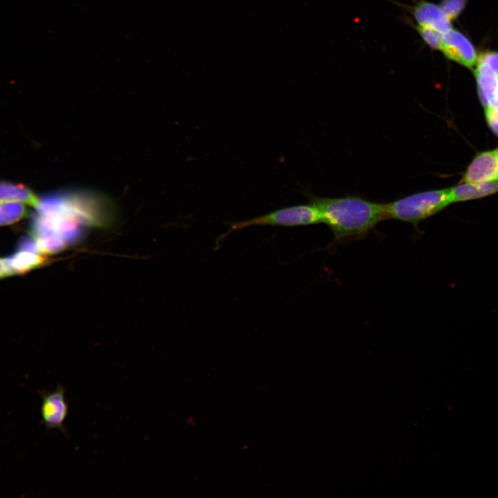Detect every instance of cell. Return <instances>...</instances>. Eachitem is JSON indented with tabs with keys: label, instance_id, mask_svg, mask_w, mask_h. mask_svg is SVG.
<instances>
[{
	"label": "cell",
	"instance_id": "1",
	"mask_svg": "<svg viewBox=\"0 0 498 498\" xmlns=\"http://www.w3.org/2000/svg\"><path fill=\"white\" fill-rule=\"evenodd\" d=\"M31 235L35 240L56 239L66 246L83 237L90 227L111 219L110 204L99 194L78 190L61 192L39 201Z\"/></svg>",
	"mask_w": 498,
	"mask_h": 498
},
{
	"label": "cell",
	"instance_id": "2",
	"mask_svg": "<svg viewBox=\"0 0 498 498\" xmlns=\"http://www.w3.org/2000/svg\"><path fill=\"white\" fill-rule=\"evenodd\" d=\"M305 194L318 210L322 223L332 231L333 243L365 237L379 222L385 220L383 203L356 196L329 198Z\"/></svg>",
	"mask_w": 498,
	"mask_h": 498
},
{
	"label": "cell",
	"instance_id": "3",
	"mask_svg": "<svg viewBox=\"0 0 498 498\" xmlns=\"http://www.w3.org/2000/svg\"><path fill=\"white\" fill-rule=\"evenodd\" d=\"M450 204V187L423 191L385 204V219L409 223L417 228L420 222Z\"/></svg>",
	"mask_w": 498,
	"mask_h": 498
},
{
	"label": "cell",
	"instance_id": "4",
	"mask_svg": "<svg viewBox=\"0 0 498 498\" xmlns=\"http://www.w3.org/2000/svg\"><path fill=\"white\" fill-rule=\"evenodd\" d=\"M322 223L318 210L311 203L296 205L280 208L251 219L228 223L229 230L221 235V241L230 233L253 225L293 227Z\"/></svg>",
	"mask_w": 498,
	"mask_h": 498
},
{
	"label": "cell",
	"instance_id": "5",
	"mask_svg": "<svg viewBox=\"0 0 498 498\" xmlns=\"http://www.w3.org/2000/svg\"><path fill=\"white\" fill-rule=\"evenodd\" d=\"M38 392L42 398L41 416L46 429H57L67 435L64 421L68 416V405L64 387L59 385L53 391L40 389Z\"/></svg>",
	"mask_w": 498,
	"mask_h": 498
},
{
	"label": "cell",
	"instance_id": "6",
	"mask_svg": "<svg viewBox=\"0 0 498 498\" xmlns=\"http://www.w3.org/2000/svg\"><path fill=\"white\" fill-rule=\"evenodd\" d=\"M439 50L448 59L468 68L474 66L477 62L475 49L471 42L452 28L442 34Z\"/></svg>",
	"mask_w": 498,
	"mask_h": 498
},
{
	"label": "cell",
	"instance_id": "7",
	"mask_svg": "<svg viewBox=\"0 0 498 498\" xmlns=\"http://www.w3.org/2000/svg\"><path fill=\"white\" fill-rule=\"evenodd\" d=\"M498 181V149L478 154L468 165L463 182L482 183Z\"/></svg>",
	"mask_w": 498,
	"mask_h": 498
},
{
	"label": "cell",
	"instance_id": "8",
	"mask_svg": "<svg viewBox=\"0 0 498 498\" xmlns=\"http://www.w3.org/2000/svg\"><path fill=\"white\" fill-rule=\"evenodd\" d=\"M414 17L418 25L434 29L444 33L452 28L451 21L440 6L423 1L413 10Z\"/></svg>",
	"mask_w": 498,
	"mask_h": 498
},
{
	"label": "cell",
	"instance_id": "9",
	"mask_svg": "<svg viewBox=\"0 0 498 498\" xmlns=\"http://www.w3.org/2000/svg\"><path fill=\"white\" fill-rule=\"evenodd\" d=\"M474 75L479 95L483 107L498 106V75L479 60Z\"/></svg>",
	"mask_w": 498,
	"mask_h": 498
},
{
	"label": "cell",
	"instance_id": "10",
	"mask_svg": "<svg viewBox=\"0 0 498 498\" xmlns=\"http://www.w3.org/2000/svg\"><path fill=\"white\" fill-rule=\"evenodd\" d=\"M498 192V181L482 183L463 182L450 187L451 203L479 199Z\"/></svg>",
	"mask_w": 498,
	"mask_h": 498
},
{
	"label": "cell",
	"instance_id": "11",
	"mask_svg": "<svg viewBox=\"0 0 498 498\" xmlns=\"http://www.w3.org/2000/svg\"><path fill=\"white\" fill-rule=\"evenodd\" d=\"M4 259L12 275L30 271L44 265L46 261L44 255L24 250H19Z\"/></svg>",
	"mask_w": 498,
	"mask_h": 498
},
{
	"label": "cell",
	"instance_id": "12",
	"mask_svg": "<svg viewBox=\"0 0 498 498\" xmlns=\"http://www.w3.org/2000/svg\"><path fill=\"white\" fill-rule=\"evenodd\" d=\"M39 199L28 187L20 184L0 182V202L17 201L37 208Z\"/></svg>",
	"mask_w": 498,
	"mask_h": 498
},
{
	"label": "cell",
	"instance_id": "13",
	"mask_svg": "<svg viewBox=\"0 0 498 498\" xmlns=\"http://www.w3.org/2000/svg\"><path fill=\"white\" fill-rule=\"evenodd\" d=\"M27 215L24 203L17 201L0 202V226L12 224Z\"/></svg>",
	"mask_w": 498,
	"mask_h": 498
},
{
	"label": "cell",
	"instance_id": "14",
	"mask_svg": "<svg viewBox=\"0 0 498 498\" xmlns=\"http://www.w3.org/2000/svg\"><path fill=\"white\" fill-rule=\"evenodd\" d=\"M416 30L425 44L433 50H440L442 33L423 26H416Z\"/></svg>",
	"mask_w": 498,
	"mask_h": 498
},
{
	"label": "cell",
	"instance_id": "15",
	"mask_svg": "<svg viewBox=\"0 0 498 498\" xmlns=\"http://www.w3.org/2000/svg\"><path fill=\"white\" fill-rule=\"evenodd\" d=\"M466 0H443L440 6L450 21L456 19L463 10Z\"/></svg>",
	"mask_w": 498,
	"mask_h": 498
},
{
	"label": "cell",
	"instance_id": "16",
	"mask_svg": "<svg viewBox=\"0 0 498 498\" xmlns=\"http://www.w3.org/2000/svg\"><path fill=\"white\" fill-rule=\"evenodd\" d=\"M485 113L488 124L498 137V106L486 107Z\"/></svg>",
	"mask_w": 498,
	"mask_h": 498
},
{
	"label": "cell",
	"instance_id": "17",
	"mask_svg": "<svg viewBox=\"0 0 498 498\" xmlns=\"http://www.w3.org/2000/svg\"><path fill=\"white\" fill-rule=\"evenodd\" d=\"M479 61L486 64L492 71L498 75V52H485L480 55Z\"/></svg>",
	"mask_w": 498,
	"mask_h": 498
},
{
	"label": "cell",
	"instance_id": "18",
	"mask_svg": "<svg viewBox=\"0 0 498 498\" xmlns=\"http://www.w3.org/2000/svg\"><path fill=\"white\" fill-rule=\"evenodd\" d=\"M19 250L29 251L35 253L41 254L35 240L31 237L30 238H24L19 246Z\"/></svg>",
	"mask_w": 498,
	"mask_h": 498
},
{
	"label": "cell",
	"instance_id": "19",
	"mask_svg": "<svg viewBox=\"0 0 498 498\" xmlns=\"http://www.w3.org/2000/svg\"><path fill=\"white\" fill-rule=\"evenodd\" d=\"M12 275L4 259L0 258V279Z\"/></svg>",
	"mask_w": 498,
	"mask_h": 498
}]
</instances>
